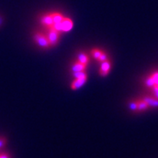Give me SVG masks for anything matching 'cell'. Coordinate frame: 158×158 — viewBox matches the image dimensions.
I'll return each instance as SVG.
<instances>
[{
	"mask_svg": "<svg viewBox=\"0 0 158 158\" xmlns=\"http://www.w3.org/2000/svg\"><path fill=\"white\" fill-rule=\"evenodd\" d=\"M86 68H87L86 64H82V63L79 62L78 60H76L71 65V71H72V73L79 72V71H85Z\"/></svg>",
	"mask_w": 158,
	"mask_h": 158,
	"instance_id": "obj_9",
	"label": "cell"
},
{
	"mask_svg": "<svg viewBox=\"0 0 158 158\" xmlns=\"http://www.w3.org/2000/svg\"><path fill=\"white\" fill-rule=\"evenodd\" d=\"M137 101V112H142V111H145L150 108L147 102L141 98L136 99Z\"/></svg>",
	"mask_w": 158,
	"mask_h": 158,
	"instance_id": "obj_10",
	"label": "cell"
},
{
	"mask_svg": "<svg viewBox=\"0 0 158 158\" xmlns=\"http://www.w3.org/2000/svg\"><path fill=\"white\" fill-rule=\"evenodd\" d=\"M77 60H78L79 62L82 63V64L88 65L89 62V56L86 52H80L77 56Z\"/></svg>",
	"mask_w": 158,
	"mask_h": 158,
	"instance_id": "obj_11",
	"label": "cell"
},
{
	"mask_svg": "<svg viewBox=\"0 0 158 158\" xmlns=\"http://www.w3.org/2000/svg\"><path fill=\"white\" fill-rule=\"evenodd\" d=\"M0 158H10L8 153H2L0 154Z\"/></svg>",
	"mask_w": 158,
	"mask_h": 158,
	"instance_id": "obj_19",
	"label": "cell"
},
{
	"mask_svg": "<svg viewBox=\"0 0 158 158\" xmlns=\"http://www.w3.org/2000/svg\"><path fill=\"white\" fill-rule=\"evenodd\" d=\"M110 69H111V61L110 60L107 59V60L101 62L98 73L101 77H106L110 73Z\"/></svg>",
	"mask_w": 158,
	"mask_h": 158,
	"instance_id": "obj_4",
	"label": "cell"
},
{
	"mask_svg": "<svg viewBox=\"0 0 158 158\" xmlns=\"http://www.w3.org/2000/svg\"><path fill=\"white\" fill-rule=\"evenodd\" d=\"M40 23L43 26H44L47 28H49L52 26L53 24V20H52V15L50 13H47L44 14V15H42L40 18Z\"/></svg>",
	"mask_w": 158,
	"mask_h": 158,
	"instance_id": "obj_6",
	"label": "cell"
},
{
	"mask_svg": "<svg viewBox=\"0 0 158 158\" xmlns=\"http://www.w3.org/2000/svg\"><path fill=\"white\" fill-rule=\"evenodd\" d=\"M144 84L149 89H158V70L154 71L144 80Z\"/></svg>",
	"mask_w": 158,
	"mask_h": 158,
	"instance_id": "obj_3",
	"label": "cell"
},
{
	"mask_svg": "<svg viewBox=\"0 0 158 158\" xmlns=\"http://www.w3.org/2000/svg\"><path fill=\"white\" fill-rule=\"evenodd\" d=\"M141 98L147 102L150 108L151 107L157 108L158 107V99L155 98L152 94V95H143Z\"/></svg>",
	"mask_w": 158,
	"mask_h": 158,
	"instance_id": "obj_7",
	"label": "cell"
},
{
	"mask_svg": "<svg viewBox=\"0 0 158 158\" xmlns=\"http://www.w3.org/2000/svg\"><path fill=\"white\" fill-rule=\"evenodd\" d=\"M128 107L131 111L137 112V101L135 100H131L128 103Z\"/></svg>",
	"mask_w": 158,
	"mask_h": 158,
	"instance_id": "obj_15",
	"label": "cell"
},
{
	"mask_svg": "<svg viewBox=\"0 0 158 158\" xmlns=\"http://www.w3.org/2000/svg\"><path fill=\"white\" fill-rule=\"evenodd\" d=\"M60 27H61V32H68L71 31L73 27V20L69 17L64 16L62 21L60 22Z\"/></svg>",
	"mask_w": 158,
	"mask_h": 158,
	"instance_id": "obj_5",
	"label": "cell"
},
{
	"mask_svg": "<svg viewBox=\"0 0 158 158\" xmlns=\"http://www.w3.org/2000/svg\"><path fill=\"white\" fill-rule=\"evenodd\" d=\"M33 40L39 47L42 48H49L51 45L49 44L48 37L46 34L41 31H35L33 34Z\"/></svg>",
	"mask_w": 158,
	"mask_h": 158,
	"instance_id": "obj_1",
	"label": "cell"
},
{
	"mask_svg": "<svg viewBox=\"0 0 158 158\" xmlns=\"http://www.w3.org/2000/svg\"><path fill=\"white\" fill-rule=\"evenodd\" d=\"M50 14H51V15H52V20H53V23H60L64 17V15H63L60 12H50Z\"/></svg>",
	"mask_w": 158,
	"mask_h": 158,
	"instance_id": "obj_12",
	"label": "cell"
},
{
	"mask_svg": "<svg viewBox=\"0 0 158 158\" xmlns=\"http://www.w3.org/2000/svg\"><path fill=\"white\" fill-rule=\"evenodd\" d=\"M108 59V56H107V53H106V52H102V53L101 54V56H99V58L98 59V62H102V61H104V60H106Z\"/></svg>",
	"mask_w": 158,
	"mask_h": 158,
	"instance_id": "obj_16",
	"label": "cell"
},
{
	"mask_svg": "<svg viewBox=\"0 0 158 158\" xmlns=\"http://www.w3.org/2000/svg\"><path fill=\"white\" fill-rule=\"evenodd\" d=\"M47 29L48 30L46 31V35L48 37L50 45H51V47H55L58 44L59 41H60L61 32L53 29L52 27H49Z\"/></svg>",
	"mask_w": 158,
	"mask_h": 158,
	"instance_id": "obj_2",
	"label": "cell"
},
{
	"mask_svg": "<svg viewBox=\"0 0 158 158\" xmlns=\"http://www.w3.org/2000/svg\"><path fill=\"white\" fill-rule=\"evenodd\" d=\"M73 76L74 78H86L87 79V73L85 71H79L73 73Z\"/></svg>",
	"mask_w": 158,
	"mask_h": 158,
	"instance_id": "obj_14",
	"label": "cell"
},
{
	"mask_svg": "<svg viewBox=\"0 0 158 158\" xmlns=\"http://www.w3.org/2000/svg\"><path fill=\"white\" fill-rule=\"evenodd\" d=\"M2 21H3V18H2V16H0V26H1V25H2Z\"/></svg>",
	"mask_w": 158,
	"mask_h": 158,
	"instance_id": "obj_20",
	"label": "cell"
},
{
	"mask_svg": "<svg viewBox=\"0 0 158 158\" xmlns=\"http://www.w3.org/2000/svg\"><path fill=\"white\" fill-rule=\"evenodd\" d=\"M151 89V91H152V94L156 98L158 99V89H155V88H152V89Z\"/></svg>",
	"mask_w": 158,
	"mask_h": 158,
	"instance_id": "obj_18",
	"label": "cell"
},
{
	"mask_svg": "<svg viewBox=\"0 0 158 158\" xmlns=\"http://www.w3.org/2000/svg\"><path fill=\"white\" fill-rule=\"evenodd\" d=\"M6 143V139L5 137H2V136H0V148L4 147Z\"/></svg>",
	"mask_w": 158,
	"mask_h": 158,
	"instance_id": "obj_17",
	"label": "cell"
},
{
	"mask_svg": "<svg viewBox=\"0 0 158 158\" xmlns=\"http://www.w3.org/2000/svg\"><path fill=\"white\" fill-rule=\"evenodd\" d=\"M102 50H101L98 48H92L91 51H90V53H91L92 57L94 59H95L96 60H98V59L99 58V56H101V54L102 53Z\"/></svg>",
	"mask_w": 158,
	"mask_h": 158,
	"instance_id": "obj_13",
	"label": "cell"
},
{
	"mask_svg": "<svg viewBox=\"0 0 158 158\" xmlns=\"http://www.w3.org/2000/svg\"><path fill=\"white\" fill-rule=\"evenodd\" d=\"M87 81L86 78H74L70 84V88L72 90H77L82 87Z\"/></svg>",
	"mask_w": 158,
	"mask_h": 158,
	"instance_id": "obj_8",
	"label": "cell"
}]
</instances>
